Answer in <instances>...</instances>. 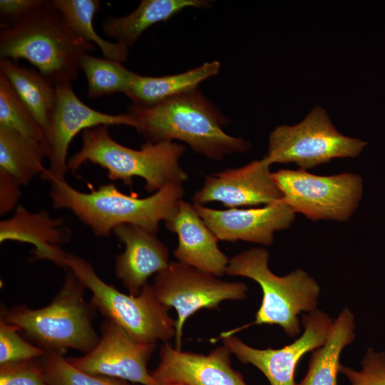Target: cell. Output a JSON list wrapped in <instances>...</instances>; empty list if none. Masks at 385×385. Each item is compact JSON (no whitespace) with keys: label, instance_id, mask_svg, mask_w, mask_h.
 Returning <instances> with one entry per match:
<instances>
[{"label":"cell","instance_id":"obj_1","mask_svg":"<svg viewBox=\"0 0 385 385\" xmlns=\"http://www.w3.org/2000/svg\"><path fill=\"white\" fill-rule=\"evenodd\" d=\"M127 113L145 143L180 140L216 160L250 148L245 139L225 133L227 119L198 88L153 105L133 103Z\"/></svg>","mask_w":385,"mask_h":385},{"label":"cell","instance_id":"obj_2","mask_svg":"<svg viewBox=\"0 0 385 385\" xmlns=\"http://www.w3.org/2000/svg\"><path fill=\"white\" fill-rule=\"evenodd\" d=\"M49 197L55 209L70 210L98 237H108L123 224L138 226L156 235L160 222L176 212L183 200V183H170L153 195L138 198L120 191L114 184L83 192L66 180L51 183Z\"/></svg>","mask_w":385,"mask_h":385},{"label":"cell","instance_id":"obj_3","mask_svg":"<svg viewBox=\"0 0 385 385\" xmlns=\"http://www.w3.org/2000/svg\"><path fill=\"white\" fill-rule=\"evenodd\" d=\"M93 50V43L73 32L51 1L0 32L1 58L29 61L55 86L76 80L81 56Z\"/></svg>","mask_w":385,"mask_h":385},{"label":"cell","instance_id":"obj_4","mask_svg":"<svg viewBox=\"0 0 385 385\" xmlns=\"http://www.w3.org/2000/svg\"><path fill=\"white\" fill-rule=\"evenodd\" d=\"M66 270L63 284L48 305L36 309L24 305L1 307V319L17 327L46 352L63 355L73 349L86 354L100 339L93 327L96 309L85 299L83 283Z\"/></svg>","mask_w":385,"mask_h":385},{"label":"cell","instance_id":"obj_5","mask_svg":"<svg viewBox=\"0 0 385 385\" xmlns=\"http://www.w3.org/2000/svg\"><path fill=\"white\" fill-rule=\"evenodd\" d=\"M185 150L184 145L175 142L145 143L140 149H132L113 139L108 125H100L82 132L81 148L68 160V167L75 173L89 162L106 169L111 180L128 186L134 177H139L146 191L154 193L188 179L179 162Z\"/></svg>","mask_w":385,"mask_h":385},{"label":"cell","instance_id":"obj_6","mask_svg":"<svg viewBox=\"0 0 385 385\" xmlns=\"http://www.w3.org/2000/svg\"><path fill=\"white\" fill-rule=\"evenodd\" d=\"M269 256L265 248L255 247L230 260L225 274L253 279L263 294L255 321L230 330L232 334L254 324H276L293 337L301 332L298 315L317 309L320 293L317 282L300 269L283 277L274 274L268 266Z\"/></svg>","mask_w":385,"mask_h":385},{"label":"cell","instance_id":"obj_7","mask_svg":"<svg viewBox=\"0 0 385 385\" xmlns=\"http://www.w3.org/2000/svg\"><path fill=\"white\" fill-rule=\"evenodd\" d=\"M66 269L74 274L92 292L91 303L108 319L120 326L136 342H168L175 334V322L168 307L158 299L153 284L147 282L139 294H125L103 281L85 259L66 253Z\"/></svg>","mask_w":385,"mask_h":385},{"label":"cell","instance_id":"obj_8","mask_svg":"<svg viewBox=\"0 0 385 385\" xmlns=\"http://www.w3.org/2000/svg\"><path fill=\"white\" fill-rule=\"evenodd\" d=\"M366 144L340 133L327 112L316 106L298 124L276 127L263 159L270 165L294 163L307 170L334 158H354Z\"/></svg>","mask_w":385,"mask_h":385},{"label":"cell","instance_id":"obj_9","mask_svg":"<svg viewBox=\"0 0 385 385\" xmlns=\"http://www.w3.org/2000/svg\"><path fill=\"white\" fill-rule=\"evenodd\" d=\"M272 176L282 201L312 221L348 220L363 193L361 177L351 173L322 176L302 169H282Z\"/></svg>","mask_w":385,"mask_h":385},{"label":"cell","instance_id":"obj_10","mask_svg":"<svg viewBox=\"0 0 385 385\" xmlns=\"http://www.w3.org/2000/svg\"><path fill=\"white\" fill-rule=\"evenodd\" d=\"M153 287L159 301L177 312L174 338L178 350L184 324L191 315L201 309H217L225 300H242L248 291L243 282L223 281L178 261L155 274Z\"/></svg>","mask_w":385,"mask_h":385},{"label":"cell","instance_id":"obj_11","mask_svg":"<svg viewBox=\"0 0 385 385\" xmlns=\"http://www.w3.org/2000/svg\"><path fill=\"white\" fill-rule=\"evenodd\" d=\"M56 88L55 108L43 130L42 142L49 165L41 177L50 183L65 180L68 170V147L80 132L100 125H125L134 127V121L127 113L108 114L88 106L76 95L71 82L57 85Z\"/></svg>","mask_w":385,"mask_h":385},{"label":"cell","instance_id":"obj_12","mask_svg":"<svg viewBox=\"0 0 385 385\" xmlns=\"http://www.w3.org/2000/svg\"><path fill=\"white\" fill-rule=\"evenodd\" d=\"M101 332L99 341L93 349L81 356L66 360L87 374L140 385H157L147 366L155 344L136 342L120 326L108 319L102 322Z\"/></svg>","mask_w":385,"mask_h":385},{"label":"cell","instance_id":"obj_13","mask_svg":"<svg viewBox=\"0 0 385 385\" xmlns=\"http://www.w3.org/2000/svg\"><path fill=\"white\" fill-rule=\"evenodd\" d=\"M334 320L319 309L304 314L303 334L292 344L280 349H255L233 335L221 337L242 364H250L260 370L270 385H296L294 373L302 356L322 346L326 342Z\"/></svg>","mask_w":385,"mask_h":385},{"label":"cell","instance_id":"obj_14","mask_svg":"<svg viewBox=\"0 0 385 385\" xmlns=\"http://www.w3.org/2000/svg\"><path fill=\"white\" fill-rule=\"evenodd\" d=\"M269 165L263 158L240 168H228L207 175L202 188L192 195L193 204L212 201L225 207L269 205L282 199Z\"/></svg>","mask_w":385,"mask_h":385},{"label":"cell","instance_id":"obj_15","mask_svg":"<svg viewBox=\"0 0 385 385\" xmlns=\"http://www.w3.org/2000/svg\"><path fill=\"white\" fill-rule=\"evenodd\" d=\"M218 240H242L270 245L277 231L287 229L295 212L282 200L259 208L216 210L193 204Z\"/></svg>","mask_w":385,"mask_h":385},{"label":"cell","instance_id":"obj_16","mask_svg":"<svg viewBox=\"0 0 385 385\" xmlns=\"http://www.w3.org/2000/svg\"><path fill=\"white\" fill-rule=\"evenodd\" d=\"M231 352L225 346L208 354L183 351L168 342L160 349V362L151 373L156 382L185 385H247L242 375L231 366Z\"/></svg>","mask_w":385,"mask_h":385},{"label":"cell","instance_id":"obj_17","mask_svg":"<svg viewBox=\"0 0 385 385\" xmlns=\"http://www.w3.org/2000/svg\"><path fill=\"white\" fill-rule=\"evenodd\" d=\"M165 225L178 236L174 256L178 262L218 277L226 273L230 259L219 248L217 238L193 204L181 200L175 213Z\"/></svg>","mask_w":385,"mask_h":385},{"label":"cell","instance_id":"obj_18","mask_svg":"<svg viewBox=\"0 0 385 385\" xmlns=\"http://www.w3.org/2000/svg\"><path fill=\"white\" fill-rule=\"evenodd\" d=\"M113 232L125 245L115 257V272L130 294L136 296L153 274L168 267L170 254L156 235L130 224L116 227Z\"/></svg>","mask_w":385,"mask_h":385},{"label":"cell","instance_id":"obj_19","mask_svg":"<svg viewBox=\"0 0 385 385\" xmlns=\"http://www.w3.org/2000/svg\"><path fill=\"white\" fill-rule=\"evenodd\" d=\"M69 230L62 218L52 217L46 210L31 212L18 205L11 217L0 222V242L17 241L33 245L31 260H46L66 268V255L61 245L68 241Z\"/></svg>","mask_w":385,"mask_h":385},{"label":"cell","instance_id":"obj_20","mask_svg":"<svg viewBox=\"0 0 385 385\" xmlns=\"http://www.w3.org/2000/svg\"><path fill=\"white\" fill-rule=\"evenodd\" d=\"M209 6V1L205 0H143L130 14L106 19L102 28L106 36L129 47L153 25L167 21L186 8Z\"/></svg>","mask_w":385,"mask_h":385},{"label":"cell","instance_id":"obj_21","mask_svg":"<svg viewBox=\"0 0 385 385\" xmlns=\"http://www.w3.org/2000/svg\"><path fill=\"white\" fill-rule=\"evenodd\" d=\"M220 69L217 61L183 73L163 76H145L135 73L126 95L133 104L153 105L198 88L206 79L217 75Z\"/></svg>","mask_w":385,"mask_h":385},{"label":"cell","instance_id":"obj_22","mask_svg":"<svg viewBox=\"0 0 385 385\" xmlns=\"http://www.w3.org/2000/svg\"><path fill=\"white\" fill-rule=\"evenodd\" d=\"M353 313L344 308L334 320L325 343L312 351L309 369L304 379L296 385H337V375L342 365V350L355 338Z\"/></svg>","mask_w":385,"mask_h":385},{"label":"cell","instance_id":"obj_23","mask_svg":"<svg viewBox=\"0 0 385 385\" xmlns=\"http://www.w3.org/2000/svg\"><path fill=\"white\" fill-rule=\"evenodd\" d=\"M0 73L9 81L43 132L55 108L56 86L40 72L18 66L10 59L1 58Z\"/></svg>","mask_w":385,"mask_h":385},{"label":"cell","instance_id":"obj_24","mask_svg":"<svg viewBox=\"0 0 385 385\" xmlns=\"http://www.w3.org/2000/svg\"><path fill=\"white\" fill-rule=\"evenodd\" d=\"M44 158L46 154L41 142L0 127V172L21 186L27 185L46 170Z\"/></svg>","mask_w":385,"mask_h":385},{"label":"cell","instance_id":"obj_25","mask_svg":"<svg viewBox=\"0 0 385 385\" xmlns=\"http://www.w3.org/2000/svg\"><path fill=\"white\" fill-rule=\"evenodd\" d=\"M51 2L63 14L73 32L83 40L96 44L104 58L121 63L128 59V46L102 38L93 28V18L101 7L99 1L52 0Z\"/></svg>","mask_w":385,"mask_h":385},{"label":"cell","instance_id":"obj_26","mask_svg":"<svg viewBox=\"0 0 385 385\" xmlns=\"http://www.w3.org/2000/svg\"><path fill=\"white\" fill-rule=\"evenodd\" d=\"M88 85V96L96 98L115 93H125L135 75L121 62L107 58H97L84 53L80 61Z\"/></svg>","mask_w":385,"mask_h":385},{"label":"cell","instance_id":"obj_27","mask_svg":"<svg viewBox=\"0 0 385 385\" xmlns=\"http://www.w3.org/2000/svg\"><path fill=\"white\" fill-rule=\"evenodd\" d=\"M0 127L43 142V132L18 96L7 78L0 73Z\"/></svg>","mask_w":385,"mask_h":385},{"label":"cell","instance_id":"obj_28","mask_svg":"<svg viewBox=\"0 0 385 385\" xmlns=\"http://www.w3.org/2000/svg\"><path fill=\"white\" fill-rule=\"evenodd\" d=\"M41 360L51 385H132L125 380L81 371L53 352H46Z\"/></svg>","mask_w":385,"mask_h":385},{"label":"cell","instance_id":"obj_29","mask_svg":"<svg viewBox=\"0 0 385 385\" xmlns=\"http://www.w3.org/2000/svg\"><path fill=\"white\" fill-rule=\"evenodd\" d=\"M14 324L0 319V365L41 358L46 351L28 342Z\"/></svg>","mask_w":385,"mask_h":385},{"label":"cell","instance_id":"obj_30","mask_svg":"<svg viewBox=\"0 0 385 385\" xmlns=\"http://www.w3.org/2000/svg\"><path fill=\"white\" fill-rule=\"evenodd\" d=\"M41 359L0 365V385H51Z\"/></svg>","mask_w":385,"mask_h":385},{"label":"cell","instance_id":"obj_31","mask_svg":"<svg viewBox=\"0 0 385 385\" xmlns=\"http://www.w3.org/2000/svg\"><path fill=\"white\" fill-rule=\"evenodd\" d=\"M361 369L356 371L342 366L344 374L351 385H385V352L369 347L361 361Z\"/></svg>","mask_w":385,"mask_h":385},{"label":"cell","instance_id":"obj_32","mask_svg":"<svg viewBox=\"0 0 385 385\" xmlns=\"http://www.w3.org/2000/svg\"><path fill=\"white\" fill-rule=\"evenodd\" d=\"M46 1L45 0H1V27L17 23Z\"/></svg>","mask_w":385,"mask_h":385},{"label":"cell","instance_id":"obj_33","mask_svg":"<svg viewBox=\"0 0 385 385\" xmlns=\"http://www.w3.org/2000/svg\"><path fill=\"white\" fill-rule=\"evenodd\" d=\"M21 185L6 174L0 172V214L1 215L17 207L21 197Z\"/></svg>","mask_w":385,"mask_h":385},{"label":"cell","instance_id":"obj_34","mask_svg":"<svg viewBox=\"0 0 385 385\" xmlns=\"http://www.w3.org/2000/svg\"><path fill=\"white\" fill-rule=\"evenodd\" d=\"M157 385H185L178 382H157Z\"/></svg>","mask_w":385,"mask_h":385}]
</instances>
